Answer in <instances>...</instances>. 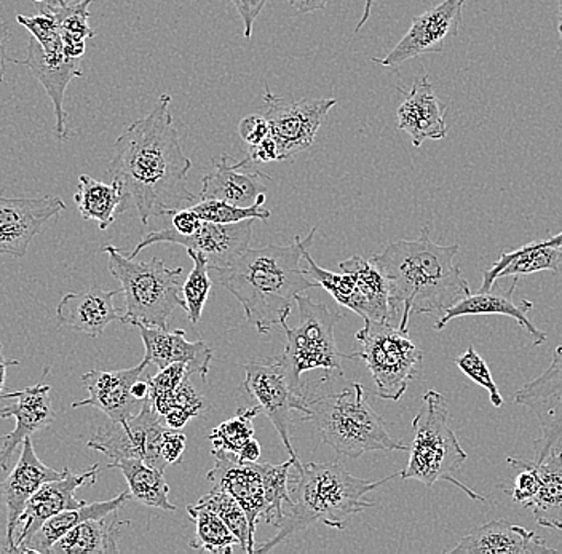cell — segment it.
I'll return each mask as SVG.
<instances>
[{"label":"cell","instance_id":"obj_1","mask_svg":"<svg viewBox=\"0 0 562 554\" xmlns=\"http://www.w3.org/2000/svg\"><path fill=\"white\" fill-rule=\"evenodd\" d=\"M191 168L171 115V97L164 93L115 142L108 174L121 185V215L135 208L140 223L149 224L150 217L173 216L188 203L195 205L199 197L188 189Z\"/></svg>","mask_w":562,"mask_h":554},{"label":"cell","instance_id":"obj_2","mask_svg":"<svg viewBox=\"0 0 562 554\" xmlns=\"http://www.w3.org/2000/svg\"><path fill=\"white\" fill-rule=\"evenodd\" d=\"M459 245L431 241L430 227L417 240H398L374 255L371 261L384 273L390 286L393 314L402 312L400 328L406 329L413 315L445 314L470 296L469 280L456 264Z\"/></svg>","mask_w":562,"mask_h":554},{"label":"cell","instance_id":"obj_3","mask_svg":"<svg viewBox=\"0 0 562 554\" xmlns=\"http://www.w3.org/2000/svg\"><path fill=\"white\" fill-rule=\"evenodd\" d=\"M318 227L293 245H269L259 250L248 248L227 269L221 270L220 282L244 307L246 320L259 335H269L291 315L299 294L316 286L301 268L304 252L311 250Z\"/></svg>","mask_w":562,"mask_h":554},{"label":"cell","instance_id":"obj_4","mask_svg":"<svg viewBox=\"0 0 562 554\" xmlns=\"http://www.w3.org/2000/svg\"><path fill=\"white\" fill-rule=\"evenodd\" d=\"M294 470L296 476L290 475L291 501L288 511L284 510L283 521L277 525L279 532L255 553L272 552L284 540L304 531L314 522H323L328 528L344 531L355 515L374 507V501L364 500L368 493L400 476V473H393L381 482H367L351 475L337 462H312Z\"/></svg>","mask_w":562,"mask_h":554},{"label":"cell","instance_id":"obj_5","mask_svg":"<svg viewBox=\"0 0 562 554\" xmlns=\"http://www.w3.org/2000/svg\"><path fill=\"white\" fill-rule=\"evenodd\" d=\"M304 420L315 423L323 443L337 454L358 459L368 452L409 451V446L390 437L384 419L369 405L363 385L355 382L342 391L304 392Z\"/></svg>","mask_w":562,"mask_h":554},{"label":"cell","instance_id":"obj_6","mask_svg":"<svg viewBox=\"0 0 562 554\" xmlns=\"http://www.w3.org/2000/svg\"><path fill=\"white\" fill-rule=\"evenodd\" d=\"M414 440L409 446V461L400 472L404 482L416 479L431 487L438 482H449L459 487L472 500L486 501L456 478L460 466L465 464L469 454L460 444L451 427L448 399L437 391H428L422 396V406L413 420Z\"/></svg>","mask_w":562,"mask_h":554},{"label":"cell","instance_id":"obj_7","mask_svg":"<svg viewBox=\"0 0 562 554\" xmlns=\"http://www.w3.org/2000/svg\"><path fill=\"white\" fill-rule=\"evenodd\" d=\"M109 258V270L122 285L125 297L123 325L138 323L168 329L171 314L178 307L184 308L182 299V269H168L161 259L136 261L117 247H103Z\"/></svg>","mask_w":562,"mask_h":554},{"label":"cell","instance_id":"obj_8","mask_svg":"<svg viewBox=\"0 0 562 554\" xmlns=\"http://www.w3.org/2000/svg\"><path fill=\"white\" fill-rule=\"evenodd\" d=\"M299 323L290 328L288 321L281 325L286 332V347L280 357L291 387L302 392L301 376L307 371H337L344 374L342 360H353V355H344L337 349L334 328L342 320V314L333 310L325 303H314L305 294L296 297Z\"/></svg>","mask_w":562,"mask_h":554},{"label":"cell","instance_id":"obj_9","mask_svg":"<svg viewBox=\"0 0 562 554\" xmlns=\"http://www.w3.org/2000/svg\"><path fill=\"white\" fill-rule=\"evenodd\" d=\"M361 358L371 371L379 398L400 402L411 382L419 374L424 353L413 340L409 331L393 326L392 321L364 320L363 329L357 332Z\"/></svg>","mask_w":562,"mask_h":554},{"label":"cell","instance_id":"obj_10","mask_svg":"<svg viewBox=\"0 0 562 554\" xmlns=\"http://www.w3.org/2000/svg\"><path fill=\"white\" fill-rule=\"evenodd\" d=\"M244 388L259 403L261 411L269 417L281 443L286 448L294 468L301 466L293 446V411L307 414L304 392L294 391L286 376L280 357L269 361H249L244 366Z\"/></svg>","mask_w":562,"mask_h":554},{"label":"cell","instance_id":"obj_11","mask_svg":"<svg viewBox=\"0 0 562 554\" xmlns=\"http://www.w3.org/2000/svg\"><path fill=\"white\" fill-rule=\"evenodd\" d=\"M263 103L270 136L279 146L280 161L294 159L314 144L326 115L337 104L334 98H281L266 87Z\"/></svg>","mask_w":562,"mask_h":554},{"label":"cell","instance_id":"obj_12","mask_svg":"<svg viewBox=\"0 0 562 554\" xmlns=\"http://www.w3.org/2000/svg\"><path fill=\"white\" fill-rule=\"evenodd\" d=\"M161 416L150 398L144 399L140 411L125 422H112L98 429L87 446L108 455L112 462L139 459L158 470L167 468L160 454Z\"/></svg>","mask_w":562,"mask_h":554},{"label":"cell","instance_id":"obj_13","mask_svg":"<svg viewBox=\"0 0 562 554\" xmlns=\"http://www.w3.org/2000/svg\"><path fill=\"white\" fill-rule=\"evenodd\" d=\"M252 223H255L252 219L235 224L203 221L202 227L193 235L178 234L173 227L156 230V233L147 234L128 256L138 258L140 251L157 244L181 245L186 250L205 256L210 269L221 272V270L227 269L241 252L248 250L252 237Z\"/></svg>","mask_w":562,"mask_h":554},{"label":"cell","instance_id":"obj_14","mask_svg":"<svg viewBox=\"0 0 562 554\" xmlns=\"http://www.w3.org/2000/svg\"><path fill=\"white\" fill-rule=\"evenodd\" d=\"M467 0H442L439 5L416 16L409 31L384 58H371L375 65L396 69L409 59L428 54H442L446 42L459 34Z\"/></svg>","mask_w":562,"mask_h":554},{"label":"cell","instance_id":"obj_15","mask_svg":"<svg viewBox=\"0 0 562 554\" xmlns=\"http://www.w3.org/2000/svg\"><path fill=\"white\" fill-rule=\"evenodd\" d=\"M515 403L536 414L540 438L536 441V459L540 462L562 444V346L557 347L550 368L516 392Z\"/></svg>","mask_w":562,"mask_h":554},{"label":"cell","instance_id":"obj_16","mask_svg":"<svg viewBox=\"0 0 562 554\" xmlns=\"http://www.w3.org/2000/svg\"><path fill=\"white\" fill-rule=\"evenodd\" d=\"M65 210L66 203L55 195L33 199L0 195V256L24 258L45 224Z\"/></svg>","mask_w":562,"mask_h":554},{"label":"cell","instance_id":"obj_17","mask_svg":"<svg viewBox=\"0 0 562 554\" xmlns=\"http://www.w3.org/2000/svg\"><path fill=\"white\" fill-rule=\"evenodd\" d=\"M214 464L206 479L217 489L226 490L244 508L251 535L269 507L267 499V466L258 462H244L232 452L211 449Z\"/></svg>","mask_w":562,"mask_h":554},{"label":"cell","instance_id":"obj_18","mask_svg":"<svg viewBox=\"0 0 562 554\" xmlns=\"http://www.w3.org/2000/svg\"><path fill=\"white\" fill-rule=\"evenodd\" d=\"M98 473H100V465L98 464L83 473H72L69 468H66L63 478L45 483L31 497L23 515H21L20 522H18V525H21V531L16 536L13 553H24V549L33 539L35 532L55 515L72 510V508L83 507L87 501L77 499L76 490L87 486V484L97 483Z\"/></svg>","mask_w":562,"mask_h":554},{"label":"cell","instance_id":"obj_19","mask_svg":"<svg viewBox=\"0 0 562 554\" xmlns=\"http://www.w3.org/2000/svg\"><path fill=\"white\" fill-rule=\"evenodd\" d=\"M65 473L66 468L59 472V470L45 465L37 457L31 438L23 441L20 461L0 484V496H2L7 510V542L2 553H13L15 550L18 522H20L21 515L31 497L45 483L63 478Z\"/></svg>","mask_w":562,"mask_h":554},{"label":"cell","instance_id":"obj_20","mask_svg":"<svg viewBox=\"0 0 562 554\" xmlns=\"http://www.w3.org/2000/svg\"><path fill=\"white\" fill-rule=\"evenodd\" d=\"M10 63L26 66L31 72L37 77L42 83L55 111V132L56 139L66 142L68 139V112L65 109L66 90H68L70 80L82 77L80 59L69 58L65 54V47L55 48V50H44L42 45L35 38H31L27 44V54L24 59L10 58Z\"/></svg>","mask_w":562,"mask_h":554},{"label":"cell","instance_id":"obj_21","mask_svg":"<svg viewBox=\"0 0 562 554\" xmlns=\"http://www.w3.org/2000/svg\"><path fill=\"white\" fill-rule=\"evenodd\" d=\"M50 385L38 382L33 387L23 388L12 394H2L0 402L3 399H13L12 405L0 409V419L16 420L15 429L9 434H3V446L0 448V468L3 472L9 470L10 459L13 452L26 438L33 437L37 431L47 429L50 423L55 422L56 412L52 406Z\"/></svg>","mask_w":562,"mask_h":554},{"label":"cell","instance_id":"obj_22","mask_svg":"<svg viewBox=\"0 0 562 554\" xmlns=\"http://www.w3.org/2000/svg\"><path fill=\"white\" fill-rule=\"evenodd\" d=\"M147 364L140 361V364L130 370L119 371H90L83 374L82 385L87 388L88 398L74 402L72 408L100 409L109 417L112 422H125L132 419L143 408V403L136 399L132 394L133 384H135Z\"/></svg>","mask_w":562,"mask_h":554},{"label":"cell","instance_id":"obj_23","mask_svg":"<svg viewBox=\"0 0 562 554\" xmlns=\"http://www.w3.org/2000/svg\"><path fill=\"white\" fill-rule=\"evenodd\" d=\"M214 171L202 179V192L199 200H221L237 206H251L266 194L272 178L259 171L255 161L244 157L223 154L221 160H213Z\"/></svg>","mask_w":562,"mask_h":554},{"label":"cell","instance_id":"obj_24","mask_svg":"<svg viewBox=\"0 0 562 554\" xmlns=\"http://www.w3.org/2000/svg\"><path fill=\"white\" fill-rule=\"evenodd\" d=\"M136 328L139 329L140 339L146 349L144 363L156 364L158 370H164L173 363H184L189 368V373L202 378L209 376L213 350L203 340L189 342L182 329L168 331V329L143 325V323H138Z\"/></svg>","mask_w":562,"mask_h":554},{"label":"cell","instance_id":"obj_25","mask_svg":"<svg viewBox=\"0 0 562 554\" xmlns=\"http://www.w3.org/2000/svg\"><path fill=\"white\" fill-rule=\"evenodd\" d=\"M451 554H542L557 553L543 536L507 519H495L462 536Z\"/></svg>","mask_w":562,"mask_h":554},{"label":"cell","instance_id":"obj_26","mask_svg":"<svg viewBox=\"0 0 562 554\" xmlns=\"http://www.w3.org/2000/svg\"><path fill=\"white\" fill-rule=\"evenodd\" d=\"M518 286V279L513 282L512 287L505 293H492V291H480L476 294L463 297L456 305L445 312L441 318L434 326L435 331H441L448 323L460 317H477V315H504L513 318L532 339L533 346H542L547 342V332L537 328L530 321L529 314L533 310V303L529 299H516L515 291Z\"/></svg>","mask_w":562,"mask_h":554},{"label":"cell","instance_id":"obj_27","mask_svg":"<svg viewBox=\"0 0 562 554\" xmlns=\"http://www.w3.org/2000/svg\"><path fill=\"white\" fill-rule=\"evenodd\" d=\"M446 112L448 106L435 93L428 76L420 77L396 112L398 128L409 135L414 147H420L427 139H445Z\"/></svg>","mask_w":562,"mask_h":554},{"label":"cell","instance_id":"obj_28","mask_svg":"<svg viewBox=\"0 0 562 554\" xmlns=\"http://www.w3.org/2000/svg\"><path fill=\"white\" fill-rule=\"evenodd\" d=\"M119 293L93 286L82 293L66 294L56 307V321L88 338H100L112 321H122L123 314L114 303Z\"/></svg>","mask_w":562,"mask_h":554},{"label":"cell","instance_id":"obj_29","mask_svg":"<svg viewBox=\"0 0 562 554\" xmlns=\"http://www.w3.org/2000/svg\"><path fill=\"white\" fill-rule=\"evenodd\" d=\"M562 248L543 247L542 240L502 252L491 269L484 270L480 291H492L495 282L507 276L530 275L537 272L560 273Z\"/></svg>","mask_w":562,"mask_h":554},{"label":"cell","instance_id":"obj_30","mask_svg":"<svg viewBox=\"0 0 562 554\" xmlns=\"http://www.w3.org/2000/svg\"><path fill=\"white\" fill-rule=\"evenodd\" d=\"M130 499H132V494L128 490V493L119 494L117 497L111 500L86 504L83 507L72 508V510L55 515L35 532L33 539L24 549V553L50 554L52 546L63 535L72 531L74 528L88 521V519H101L117 513L119 508H122Z\"/></svg>","mask_w":562,"mask_h":554},{"label":"cell","instance_id":"obj_31","mask_svg":"<svg viewBox=\"0 0 562 554\" xmlns=\"http://www.w3.org/2000/svg\"><path fill=\"white\" fill-rule=\"evenodd\" d=\"M540 476V489L525 508L543 528L562 531V451L554 449L543 461H532Z\"/></svg>","mask_w":562,"mask_h":554},{"label":"cell","instance_id":"obj_32","mask_svg":"<svg viewBox=\"0 0 562 554\" xmlns=\"http://www.w3.org/2000/svg\"><path fill=\"white\" fill-rule=\"evenodd\" d=\"M121 522L109 517L88 519L61 536L50 549V554H108L119 553Z\"/></svg>","mask_w":562,"mask_h":554},{"label":"cell","instance_id":"obj_33","mask_svg":"<svg viewBox=\"0 0 562 554\" xmlns=\"http://www.w3.org/2000/svg\"><path fill=\"white\" fill-rule=\"evenodd\" d=\"M108 468L121 470L128 483L130 494L139 504L157 508V510L176 511V505L168 499L170 487L165 482L164 470H158L139 459H122V461L111 462Z\"/></svg>","mask_w":562,"mask_h":554},{"label":"cell","instance_id":"obj_34","mask_svg":"<svg viewBox=\"0 0 562 554\" xmlns=\"http://www.w3.org/2000/svg\"><path fill=\"white\" fill-rule=\"evenodd\" d=\"M74 200L83 219L94 221L101 230L111 227L115 217L121 215L123 195L121 185L114 181L105 184L88 174H80L79 189Z\"/></svg>","mask_w":562,"mask_h":554},{"label":"cell","instance_id":"obj_35","mask_svg":"<svg viewBox=\"0 0 562 554\" xmlns=\"http://www.w3.org/2000/svg\"><path fill=\"white\" fill-rule=\"evenodd\" d=\"M188 515L196 525L195 535L189 543L191 549L214 554H231L234 553L235 546H240L237 535L228 529L220 515L210 508L195 504L188 507Z\"/></svg>","mask_w":562,"mask_h":554},{"label":"cell","instance_id":"obj_36","mask_svg":"<svg viewBox=\"0 0 562 554\" xmlns=\"http://www.w3.org/2000/svg\"><path fill=\"white\" fill-rule=\"evenodd\" d=\"M304 261L307 262V269H304L305 273L314 280L316 285L328 291L337 304L350 308L351 312L360 315L363 320H368L369 310L367 301L361 296L357 280H355V276L351 275L350 272L334 273L329 272V270L319 268L314 259H312L308 250L304 252Z\"/></svg>","mask_w":562,"mask_h":554},{"label":"cell","instance_id":"obj_37","mask_svg":"<svg viewBox=\"0 0 562 554\" xmlns=\"http://www.w3.org/2000/svg\"><path fill=\"white\" fill-rule=\"evenodd\" d=\"M93 0H82L68 9L58 10L53 13L58 20L59 33H61L65 54L69 58H82L87 50L88 38L97 36L93 27L88 24L90 12L88 7Z\"/></svg>","mask_w":562,"mask_h":554},{"label":"cell","instance_id":"obj_38","mask_svg":"<svg viewBox=\"0 0 562 554\" xmlns=\"http://www.w3.org/2000/svg\"><path fill=\"white\" fill-rule=\"evenodd\" d=\"M196 505H202V507L210 508L214 513L220 515L221 519L228 525V529L237 535L241 552L248 554L256 552L255 536L251 535V529H249L245 510L231 494L214 487L211 493L196 501Z\"/></svg>","mask_w":562,"mask_h":554},{"label":"cell","instance_id":"obj_39","mask_svg":"<svg viewBox=\"0 0 562 554\" xmlns=\"http://www.w3.org/2000/svg\"><path fill=\"white\" fill-rule=\"evenodd\" d=\"M188 255L193 261V269L182 286V299L189 321L195 326L202 320L203 308L209 301L213 282L210 279V264L205 256L191 250H188Z\"/></svg>","mask_w":562,"mask_h":554},{"label":"cell","instance_id":"obj_40","mask_svg":"<svg viewBox=\"0 0 562 554\" xmlns=\"http://www.w3.org/2000/svg\"><path fill=\"white\" fill-rule=\"evenodd\" d=\"M263 205H266V194H262L258 202L251 206L231 205V203L221 202V200H199L191 208L206 223L235 224L248 219H270L272 213Z\"/></svg>","mask_w":562,"mask_h":554},{"label":"cell","instance_id":"obj_41","mask_svg":"<svg viewBox=\"0 0 562 554\" xmlns=\"http://www.w3.org/2000/svg\"><path fill=\"white\" fill-rule=\"evenodd\" d=\"M261 412L259 406L258 408L238 409L237 414H235L232 419L220 423V426L209 434V440L213 443V449L238 454L240 449L244 448L251 438H255L252 420Z\"/></svg>","mask_w":562,"mask_h":554},{"label":"cell","instance_id":"obj_42","mask_svg":"<svg viewBox=\"0 0 562 554\" xmlns=\"http://www.w3.org/2000/svg\"><path fill=\"white\" fill-rule=\"evenodd\" d=\"M191 376L184 363H173L158 371L157 376L147 378L150 385V402L161 417L175 406V396L182 382Z\"/></svg>","mask_w":562,"mask_h":554},{"label":"cell","instance_id":"obj_43","mask_svg":"<svg viewBox=\"0 0 562 554\" xmlns=\"http://www.w3.org/2000/svg\"><path fill=\"white\" fill-rule=\"evenodd\" d=\"M456 364L470 381L486 388L494 408L498 409L504 406V396L501 395V391H498L497 384H495L494 377H492L490 366L480 357V353L474 350L473 346H470L463 355L456 358Z\"/></svg>","mask_w":562,"mask_h":554},{"label":"cell","instance_id":"obj_44","mask_svg":"<svg viewBox=\"0 0 562 554\" xmlns=\"http://www.w3.org/2000/svg\"><path fill=\"white\" fill-rule=\"evenodd\" d=\"M507 464L518 472L516 473L515 486L507 493L516 504H521L525 507L527 501L532 500L536 494L539 493V473H537L532 461H525V459L508 457Z\"/></svg>","mask_w":562,"mask_h":554},{"label":"cell","instance_id":"obj_45","mask_svg":"<svg viewBox=\"0 0 562 554\" xmlns=\"http://www.w3.org/2000/svg\"><path fill=\"white\" fill-rule=\"evenodd\" d=\"M186 448H188V437L181 431L168 429L161 434L160 454L167 465L179 464Z\"/></svg>","mask_w":562,"mask_h":554},{"label":"cell","instance_id":"obj_46","mask_svg":"<svg viewBox=\"0 0 562 554\" xmlns=\"http://www.w3.org/2000/svg\"><path fill=\"white\" fill-rule=\"evenodd\" d=\"M238 133L248 146H255L270 135L269 124L261 115H246L238 124Z\"/></svg>","mask_w":562,"mask_h":554},{"label":"cell","instance_id":"obj_47","mask_svg":"<svg viewBox=\"0 0 562 554\" xmlns=\"http://www.w3.org/2000/svg\"><path fill=\"white\" fill-rule=\"evenodd\" d=\"M232 5L237 10L241 21H244L245 37H252V27H255L256 20L259 19L263 9L270 0H231Z\"/></svg>","mask_w":562,"mask_h":554},{"label":"cell","instance_id":"obj_48","mask_svg":"<svg viewBox=\"0 0 562 554\" xmlns=\"http://www.w3.org/2000/svg\"><path fill=\"white\" fill-rule=\"evenodd\" d=\"M246 157L255 161L256 165L280 161L279 146H277L276 139L269 135L266 139H262L261 143L255 144V146H248Z\"/></svg>","mask_w":562,"mask_h":554},{"label":"cell","instance_id":"obj_49","mask_svg":"<svg viewBox=\"0 0 562 554\" xmlns=\"http://www.w3.org/2000/svg\"><path fill=\"white\" fill-rule=\"evenodd\" d=\"M202 217L192 208H182L173 215V229L181 235H193L202 227Z\"/></svg>","mask_w":562,"mask_h":554},{"label":"cell","instance_id":"obj_50","mask_svg":"<svg viewBox=\"0 0 562 554\" xmlns=\"http://www.w3.org/2000/svg\"><path fill=\"white\" fill-rule=\"evenodd\" d=\"M288 2L296 10L299 15H307V13H314L325 9L329 0H288Z\"/></svg>","mask_w":562,"mask_h":554},{"label":"cell","instance_id":"obj_51","mask_svg":"<svg viewBox=\"0 0 562 554\" xmlns=\"http://www.w3.org/2000/svg\"><path fill=\"white\" fill-rule=\"evenodd\" d=\"M9 27H7L5 21L0 19V83H2L3 74H5L7 61H10L9 56H7V44H9Z\"/></svg>","mask_w":562,"mask_h":554},{"label":"cell","instance_id":"obj_52","mask_svg":"<svg viewBox=\"0 0 562 554\" xmlns=\"http://www.w3.org/2000/svg\"><path fill=\"white\" fill-rule=\"evenodd\" d=\"M261 444L258 443V440L251 438V440H249L248 443H246L245 446L240 449V452L235 455H237V457L244 462H258L259 457H261Z\"/></svg>","mask_w":562,"mask_h":554},{"label":"cell","instance_id":"obj_53","mask_svg":"<svg viewBox=\"0 0 562 554\" xmlns=\"http://www.w3.org/2000/svg\"><path fill=\"white\" fill-rule=\"evenodd\" d=\"M79 2H82V0H45V2L38 3L37 10L38 13H55Z\"/></svg>","mask_w":562,"mask_h":554},{"label":"cell","instance_id":"obj_54","mask_svg":"<svg viewBox=\"0 0 562 554\" xmlns=\"http://www.w3.org/2000/svg\"><path fill=\"white\" fill-rule=\"evenodd\" d=\"M20 360H13V358H7L3 353V347L0 346V396L2 391L5 388L7 370L12 366H18Z\"/></svg>","mask_w":562,"mask_h":554},{"label":"cell","instance_id":"obj_55","mask_svg":"<svg viewBox=\"0 0 562 554\" xmlns=\"http://www.w3.org/2000/svg\"><path fill=\"white\" fill-rule=\"evenodd\" d=\"M132 394L135 396L136 399H139V402H144V399L149 398L150 396V385L147 381H138L133 384L132 387Z\"/></svg>","mask_w":562,"mask_h":554},{"label":"cell","instance_id":"obj_56","mask_svg":"<svg viewBox=\"0 0 562 554\" xmlns=\"http://www.w3.org/2000/svg\"><path fill=\"white\" fill-rule=\"evenodd\" d=\"M374 2L375 0H364L363 15H361L360 23H358L357 27H355V33H360L361 27H363L364 24H367V21L371 19V12L372 7H374Z\"/></svg>","mask_w":562,"mask_h":554},{"label":"cell","instance_id":"obj_57","mask_svg":"<svg viewBox=\"0 0 562 554\" xmlns=\"http://www.w3.org/2000/svg\"><path fill=\"white\" fill-rule=\"evenodd\" d=\"M543 247L562 248V233L554 235V237L542 240Z\"/></svg>","mask_w":562,"mask_h":554},{"label":"cell","instance_id":"obj_58","mask_svg":"<svg viewBox=\"0 0 562 554\" xmlns=\"http://www.w3.org/2000/svg\"><path fill=\"white\" fill-rule=\"evenodd\" d=\"M558 5H560V24H558V31H560V44L562 50V0H558Z\"/></svg>","mask_w":562,"mask_h":554},{"label":"cell","instance_id":"obj_59","mask_svg":"<svg viewBox=\"0 0 562 554\" xmlns=\"http://www.w3.org/2000/svg\"><path fill=\"white\" fill-rule=\"evenodd\" d=\"M33 2L37 3V5H38V3L45 2V0H33Z\"/></svg>","mask_w":562,"mask_h":554},{"label":"cell","instance_id":"obj_60","mask_svg":"<svg viewBox=\"0 0 562 554\" xmlns=\"http://www.w3.org/2000/svg\"><path fill=\"white\" fill-rule=\"evenodd\" d=\"M0 441H2V437H0Z\"/></svg>","mask_w":562,"mask_h":554}]
</instances>
